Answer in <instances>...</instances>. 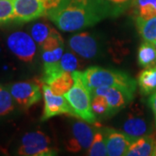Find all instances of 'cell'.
Instances as JSON below:
<instances>
[{"label": "cell", "mask_w": 156, "mask_h": 156, "mask_svg": "<svg viewBox=\"0 0 156 156\" xmlns=\"http://www.w3.org/2000/svg\"><path fill=\"white\" fill-rule=\"evenodd\" d=\"M116 5L107 0H62L47 17L63 31H75L95 25L117 14Z\"/></svg>", "instance_id": "obj_1"}, {"label": "cell", "mask_w": 156, "mask_h": 156, "mask_svg": "<svg viewBox=\"0 0 156 156\" xmlns=\"http://www.w3.org/2000/svg\"><path fill=\"white\" fill-rule=\"evenodd\" d=\"M74 84L63 96L72 108L74 115L89 124L96 123L95 114L91 107V92L85 84L83 72L75 70L72 72Z\"/></svg>", "instance_id": "obj_2"}, {"label": "cell", "mask_w": 156, "mask_h": 156, "mask_svg": "<svg viewBox=\"0 0 156 156\" xmlns=\"http://www.w3.org/2000/svg\"><path fill=\"white\" fill-rule=\"evenodd\" d=\"M83 75L90 92L100 87H119L135 91L138 85L134 78L127 73L97 66L88 68Z\"/></svg>", "instance_id": "obj_3"}, {"label": "cell", "mask_w": 156, "mask_h": 156, "mask_svg": "<svg viewBox=\"0 0 156 156\" xmlns=\"http://www.w3.org/2000/svg\"><path fill=\"white\" fill-rule=\"evenodd\" d=\"M62 0H13L14 21L25 23L47 16Z\"/></svg>", "instance_id": "obj_4"}, {"label": "cell", "mask_w": 156, "mask_h": 156, "mask_svg": "<svg viewBox=\"0 0 156 156\" xmlns=\"http://www.w3.org/2000/svg\"><path fill=\"white\" fill-rule=\"evenodd\" d=\"M17 153L25 156H52L57 151L52 147L50 138L44 133L36 131L23 135Z\"/></svg>", "instance_id": "obj_5"}, {"label": "cell", "mask_w": 156, "mask_h": 156, "mask_svg": "<svg viewBox=\"0 0 156 156\" xmlns=\"http://www.w3.org/2000/svg\"><path fill=\"white\" fill-rule=\"evenodd\" d=\"M42 86L43 83H40L37 80H30L12 84L9 89L17 104L24 109H28L41 100Z\"/></svg>", "instance_id": "obj_6"}, {"label": "cell", "mask_w": 156, "mask_h": 156, "mask_svg": "<svg viewBox=\"0 0 156 156\" xmlns=\"http://www.w3.org/2000/svg\"><path fill=\"white\" fill-rule=\"evenodd\" d=\"M135 91L119 87H100L91 92V95L103 96L107 101L108 115L115 114L134 99Z\"/></svg>", "instance_id": "obj_7"}, {"label": "cell", "mask_w": 156, "mask_h": 156, "mask_svg": "<svg viewBox=\"0 0 156 156\" xmlns=\"http://www.w3.org/2000/svg\"><path fill=\"white\" fill-rule=\"evenodd\" d=\"M9 50L18 59L25 62H30L37 52V44L31 36L23 31L11 33L7 38Z\"/></svg>", "instance_id": "obj_8"}, {"label": "cell", "mask_w": 156, "mask_h": 156, "mask_svg": "<svg viewBox=\"0 0 156 156\" xmlns=\"http://www.w3.org/2000/svg\"><path fill=\"white\" fill-rule=\"evenodd\" d=\"M43 97L44 100V113L42 115V121H46L51 117L60 115H74L72 108L63 95L54 94L47 84L43 83Z\"/></svg>", "instance_id": "obj_9"}, {"label": "cell", "mask_w": 156, "mask_h": 156, "mask_svg": "<svg viewBox=\"0 0 156 156\" xmlns=\"http://www.w3.org/2000/svg\"><path fill=\"white\" fill-rule=\"evenodd\" d=\"M95 135L94 128L85 121H78L72 127V136L66 144L67 150L77 153L83 149H89Z\"/></svg>", "instance_id": "obj_10"}, {"label": "cell", "mask_w": 156, "mask_h": 156, "mask_svg": "<svg viewBox=\"0 0 156 156\" xmlns=\"http://www.w3.org/2000/svg\"><path fill=\"white\" fill-rule=\"evenodd\" d=\"M122 130L123 133L133 140L152 134L149 122L146 118L144 112L140 108L128 114L126 121L123 123Z\"/></svg>", "instance_id": "obj_11"}, {"label": "cell", "mask_w": 156, "mask_h": 156, "mask_svg": "<svg viewBox=\"0 0 156 156\" xmlns=\"http://www.w3.org/2000/svg\"><path fill=\"white\" fill-rule=\"evenodd\" d=\"M70 49L84 58H92L95 56L98 47L95 38L88 32L77 34L71 37L69 40Z\"/></svg>", "instance_id": "obj_12"}, {"label": "cell", "mask_w": 156, "mask_h": 156, "mask_svg": "<svg viewBox=\"0 0 156 156\" xmlns=\"http://www.w3.org/2000/svg\"><path fill=\"white\" fill-rule=\"evenodd\" d=\"M41 47L44 64L56 62L63 55V39L55 29Z\"/></svg>", "instance_id": "obj_13"}, {"label": "cell", "mask_w": 156, "mask_h": 156, "mask_svg": "<svg viewBox=\"0 0 156 156\" xmlns=\"http://www.w3.org/2000/svg\"><path fill=\"white\" fill-rule=\"evenodd\" d=\"M134 140L128 135L115 130H108L105 136L108 155H125L129 146Z\"/></svg>", "instance_id": "obj_14"}, {"label": "cell", "mask_w": 156, "mask_h": 156, "mask_svg": "<svg viewBox=\"0 0 156 156\" xmlns=\"http://www.w3.org/2000/svg\"><path fill=\"white\" fill-rule=\"evenodd\" d=\"M155 141L151 134L141 136L134 140L129 146L125 155L127 156H149L154 155Z\"/></svg>", "instance_id": "obj_15"}, {"label": "cell", "mask_w": 156, "mask_h": 156, "mask_svg": "<svg viewBox=\"0 0 156 156\" xmlns=\"http://www.w3.org/2000/svg\"><path fill=\"white\" fill-rule=\"evenodd\" d=\"M138 86L143 95L156 92V65L146 67L138 76Z\"/></svg>", "instance_id": "obj_16"}, {"label": "cell", "mask_w": 156, "mask_h": 156, "mask_svg": "<svg viewBox=\"0 0 156 156\" xmlns=\"http://www.w3.org/2000/svg\"><path fill=\"white\" fill-rule=\"evenodd\" d=\"M47 84L54 94L63 95L68 92L74 84V79L71 72H62L49 80Z\"/></svg>", "instance_id": "obj_17"}, {"label": "cell", "mask_w": 156, "mask_h": 156, "mask_svg": "<svg viewBox=\"0 0 156 156\" xmlns=\"http://www.w3.org/2000/svg\"><path fill=\"white\" fill-rule=\"evenodd\" d=\"M138 62L142 67H150L156 64V49L153 43L144 41L138 49Z\"/></svg>", "instance_id": "obj_18"}, {"label": "cell", "mask_w": 156, "mask_h": 156, "mask_svg": "<svg viewBox=\"0 0 156 156\" xmlns=\"http://www.w3.org/2000/svg\"><path fill=\"white\" fill-rule=\"evenodd\" d=\"M136 25L141 37L144 41L154 43L156 40V16L147 19L138 17Z\"/></svg>", "instance_id": "obj_19"}, {"label": "cell", "mask_w": 156, "mask_h": 156, "mask_svg": "<svg viewBox=\"0 0 156 156\" xmlns=\"http://www.w3.org/2000/svg\"><path fill=\"white\" fill-rule=\"evenodd\" d=\"M134 6L138 17L141 18L156 16V0H134Z\"/></svg>", "instance_id": "obj_20"}, {"label": "cell", "mask_w": 156, "mask_h": 156, "mask_svg": "<svg viewBox=\"0 0 156 156\" xmlns=\"http://www.w3.org/2000/svg\"><path fill=\"white\" fill-rule=\"evenodd\" d=\"M54 29L50 27L48 24L44 23H35L30 30V35L36 42L40 46L44 43L47 38L53 32Z\"/></svg>", "instance_id": "obj_21"}, {"label": "cell", "mask_w": 156, "mask_h": 156, "mask_svg": "<svg viewBox=\"0 0 156 156\" xmlns=\"http://www.w3.org/2000/svg\"><path fill=\"white\" fill-rule=\"evenodd\" d=\"M88 154L90 156H106L107 152L105 137L102 133L96 132L95 133L93 140L89 146Z\"/></svg>", "instance_id": "obj_22"}, {"label": "cell", "mask_w": 156, "mask_h": 156, "mask_svg": "<svg viewBox=\"0 0 156 156\" xmlns=\"http://www.w3.org/2000/svg\"><path fill=\"white\" fill-rule=\"evenodd\" d=\"M14 109V99L10 89L2 87L0 89V116H4Z\"/></svg>", "instance_id": "obj_23"}, {"label": "cell", "mask_w": 156, "mask_h": 156, "mask_svg": "<svg viewBox=\"0 0 156 156\" xmlns=\"http://www.w3.org/2000/svg\"><path fill=\"white\" fill-rule=\"evenodd\" d=\"M14 20L13 0H0V25Z\"/></svg>", "instance_id": "obj_24"}, {"label": "cell", "mask_w": 156, "mask_h": 156, "mask_svg": "<svg viewBox=\"0 0 156 156\" xmlns=\"http://www.w3.org/2000/svg\"><path fill=\"white\" fill-rule=\"evenodd\" d=\"M59 64L62 69L66 72H71L76 70L78 68V60L72 53H65L63 54L61 59L59 60Z\"/></svg>", "instance_id": "obj_25"}, {"label": "cell", "mask_w": 156, "mask_h": 156, "mask_svg": "<svg viewBox=\"0 0 156 156\" xmlns=\"http://www.w3.org/2000/svg\"><path fill=\"white\" fill-rule=\"evenodd\" d=\"M91 100V107L93 112L98 115H108V108L106 99L101 95H92Z\"/></svg>", "instance_id": "obj_26"}, {"label": "cell", "mask_w": 156, "mask_h": 156, "mask_svg": "<svg viewBox=\"0 0 156 156\" xmlns=\"http://www.w3.org/2000/svg\"><path fill=\"white\" fill-rule=\"evenodd\" d=\"M148 103L150 106L151 109L154 114V122H155V127H156V92L153 93L152 95L148 99Z\"/></svg>", "instance_id": "obj_27"}, {"label": "cell", "mask_w": 156, "mask_h": 156, "mask_svg": "<svg viewBox=\"0 0 156 156\" xmlns=\"http://www.w3.org/2000/svg\"><path fill=\"white\" fill-rule=\"evenodd\" d=\"M107 1L110 2L114 5H125L128 2H129L130 0H107Z\"/></svg>", "instance_id": "obj_28"}, {"label": "cell", "mask_w": 156, "mask_h": 156, "mask_svg": "<svg viewBox=\"0 0 156 156\" xmlns=\"http://www.w3.org/2000/svg\"><path fill=\"white\" fill-rule=\"evenodd\" d=\"M154 155L156 156V142H155V150H154Z\"/></svg>", "instance_id": "obj_29"}, {"label": "cell", "mask_w": 156, "mask_h": 156, "mask_svg": "<svg viewBox=\"0 0 156 156\" xmlns=\"http://www.w3.org/2000/svg\"><path fill=\"white\" fill-rule=\"evenodd\" d=\"M154 46H155V49H156V40L154 42Z\"/></svg>", "instance_id": "obj_30"}, {"label": "cell", "mask_w": 156, "mask_h": 156, "mask_svg": "<svg viewBox=\"0 0 156 156\" xmlns=\"http://www.w3.org/2000/svg\"><path fill=\"white\" fill-rule=\"evenodd\" d=\"M2 87H3V86H1V85H0V89H1V88H2Z\"/></svg>", "instance_id": "obj_31"}]
</instances>
